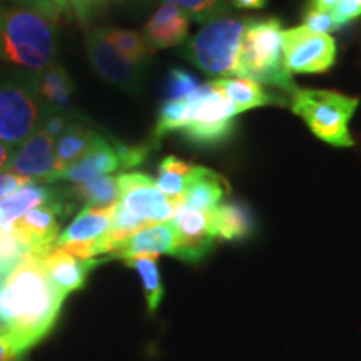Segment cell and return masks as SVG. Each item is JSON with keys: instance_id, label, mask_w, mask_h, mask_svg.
Masks as SVG:
<instances>
[{"instance_id": "ac0fdd59", "label": "cell", "mask_w": 361, "mask_h": 361, "mask_svg": "<svg viewBox=\"0 0 361 361\" xmlns=\"http://www.w3.org/2000/svg\"><path fill=\"white\" fill-rule=\"evenodd\" d=\"M189 16L179 7L164 4L152 13L142 29V37L152 52L174 47L188 39Z\"/></svg>"}, {"instance_id": "30bf717a", "label": "cell", "mask_w": 361, "mask_h": 361, "mask_svg": "<svg viewBox=\"0 0 361 361\" xmlns=\"http://www.w3.org/2000/svg\"><path fill=\"white\" fill-rule=\"evenodd\" d=\"M75 206L67 200L64 188L61 189V196L47 204H42L35 209L29 211L25 216L17 221L13 231L29 247L30 256L42 259L54 250L59 234H61L62 219H66Z\"/></svg>"}, {"instance_id": "4fadbf2b", "label": "cell", "mask_w": 361, "mask_h": 361, "mask_svg": "<svg viewBox=\"0 0 361 361\" xmlns=\"http://www.w3.org/2000/svg\"><path fill=\"white\" fill-rule=\"evenodd\" d=\"M4 173L45 184V180L56 173V141L42 128L37 129L20 146L13 147Z\"/></svg>"}, {"instance_id": "b9f144b4", "label": "cell", "mask_w": 361, "mask_h": 361, "mask_svg": "<svg viewBox=\"0 0 361 361\" xmlns=\"http://www.w3.org/2000/svg\"><path fill=\"white\" fill-rule=\"evenodd\" d=\"M12 152H13V147H11L8 144L0 141V173H2L4 168H6L8 159H11Z\"/></svg>"}, {"instance_id": "d4e9b609", "label": "cell", "mask_w": 361, "mask_h": 361, "mask_svg": "<svg viewBox=\"0 0 361 361\" xmlns=\"http://www.w3.org/2000/svg\"><path fill=\"white\" fill-rule=\"evenodd\" d=\"M214 233L218 239L239 241L246 239L255 231V219L250 209L241 202H221L211 213Z\"/></svg>"}, {"instance_id": "44dd1931", "label": "cell", "mask_w": 361, "mask_h": 361, "mask_svg": "<svg viewBox=\"0 0 361 361\" xmlns=\"http://www.w3.org/2000/svg\"><path fill=\"white\" fill-rule=\"evenodd\" d=\"M228 192L229 184L223 176L213 169L197 166L196 174L180 197V204L202 213H213Z\"/></svg>"}, {"instance_id": "cb8c5ba5", "label": "cell", "mask_w": 361, "mask_h": 361, "mask_svg": "<svg viewBox=\"0 0 361 361\" xmlns=\"http://www.w3.org/2000/svg\"><path fill=\"white\" fill-rule=\"evenodd\" d=\"M101 139L102 135L97 130L79 123L78 119L71 123L69 128L56 139V173L54 174L71 168Z\"/></svg>"}, {"instance_id": "3957f363", "label": "cell", "mask_w": 361, "mask_h": 361, "mask_svg": "<svg viewBox=\"0 0 361 361\" xmlns=\"http://www.w3.org/2000/svg\"><path fill=\"white\" fill-rule=\"evenodd\" d=\"M247 19H231V17H219L207 22L184 45L180 54L204 74L216 75V79H245L241 49Z\"/></svg>"}, {"instance_id": "6da1fadb", "label": "cell", "mask_w": 361, "mask_h": 361, "mask_svg": "<svg viewBox=\"0 0 361 361\" xmlns=\"http://www.w3.org/2000/svg\"><path fill=\"white\" fill-rule=\"evenodd\" d=\"M66 298L40 259L29 256L0 274V331L19 336L32 348L56 324Z\"/></svg>"}, {"instance_id": "5bb4252c", "label": "cell", "mask_w": 361, "mask_h": 361, "mask_svg": "<svg viewBox=\"0 0 361 361\" xmlns=\"http://www.w3.org/2000/svg\"><path fill=\"white\" fill-rule=\"evenodd\" d=\"M173 221L179 238V247L176 258L196 264L213 250L216 233L211 213L191 209L180 204L176 211Z\"/></svg>"}, {"instance_id": "f546056e", "label": "cell", "mask_w": 361, "mask_h": 361, "mask_svg": "<svg viewBox=\"0 0 361 361\" xmlns=\"http://www.w3.org/2000/svg\"><path fill=\"white\" fill-rule=\"evenodd\" d=\"M162 2L179 7L188 13L189 19L202 24L219 19L228 11V0H162Z\"/></svg>"}, {"instance_id": "484cf974", "label": "cell", "mask_w": 361, "mask_h": 361, "mask_svg": "<svg viewBox=\"0 0 361 361\" xmlns=\"http://www.w3.org/2000/svg\"><path fill=\"white\" fill-rule=\"evenodd\" d=\"M196 171L197 166L180 161L176 156H168L161 161L156 184L166 196L173 197V200H180Z\"/></svg>"}, {"instance_id": "2e32d148", "label": "cell", "mask_w": 361, "mask_h": 361, "mask_svg": "<svg viewBox=\"0 0 361 361\" xmlns=\"http://www.w3.org/2000/svg\"><path fill=\"white\" fill-rule=\"evenodd\" d=\"M119 169L121 162L119 157H117L116 149L112 147V144H109L102 137L101 141H99L96 146L90 147L78 162H74L71 168L62 171V173L51 176V178L45 180V184H80L87 183V180L102 178V176H109Z\"/></svg>"}, {"instance_id": "7a4b0ae2", "label": "cell", "mask_w": 361, "mask_h": 361, "mask_svg": "<svg viewBox=\"0 0 361 361\" xmlns=\"http://www.w3.org/2000/svg\"><path fill=\"white\" fill-rule=\"evenodd\" d=\"M59 44L57 22L34 8L0 2V59L29 72L54 64Z\"/></svg>"}, {"instance_id": "277c9868", "label": "cell", "mask_w": 361, "mask_h": 361, "mask_svg": "<svg viewBox=\"0 0 361 361\" xmlns=\"http://www.w3.org/2000/svg\"><path fill=\"white\" fill-rule=\"evenodd\" d=\"M241 64L245 79L268 84L295 96L298 85L284 64L283 27L278 19H247L243 37Z\"/></svg>"}, {"instance_id": "8d00e7d4", "label": "cell", "mask_w": 361, "mask_h": 361, "mask_svg": "<svg viewBox=\"0 0 361 361\" xmlns=\"http://www.w3.org/2000/svg\"><path fill=\"white\" fill-rule=\"evenodd\" d=\"M78 119L75 114H67V112H56V114H49L44 119V123L40 128H42L45 133H47L51 137L56 141V139L61 135L64 130L69 128L71 123Z\"/></svg>"}, {"instance_id": "7402d4cb", "label": "cell", "mask_w": 361, "mask_h": 361, "mask_svg": "<svg viewBox=\"0 0 361 361\" xmlns=\"http://www.w3.org/2000/svg\"><path fill=\"white\" fill-rule=\"evenodd\" d=\"M211 84L241 112L255 109V107L284 106V99L264 90L263 85L255 82V80L223 78L211 80Z\"/></svg>"}, {"instance_id": "7c38bea8", "label": "cell", "mask_w": 361, "mask_h": 361, "mask_svg": "<svg viewBox=\"0 0 361 361\" xmlns=\"http://www.w3.org/2000/svg\"><path fill=\"white\" fill-rule=\"evenodd\" d=\"M114 207L92 209L82 207L74 221L59 234L56 250H64L82 259H94L102 255L104 238L111 233Z\"/></svg>"}, {"instance_id": "f1b7e54d", "label": "cell", "mask_w": 361, "mask_h": 361, "mask_svg": "<svg viewBox=\"0 0 361 361\" xmlns=\"http://www.w3.org/2000/svg\"><path fill=\"white\" fill-rule=\"evenodd\" d=\"M106 32L111 42L117 47V51L123 54L129 62L139 67L146 66L152 51L147 47L142 34L129 29H111V27H106Z\"/></svg>"}, {"instance_id": "4dcf8cb0", "label": "cell", "mask_w": 361, "mask_h": 361, "mask_svg": "<svg viewBox=\"0 0 361 361\" xmlns=\"http://www.w3.org/2000/svg\"><path fill=\"white\" fill-rule=\"evenodd\" d=\"M200 87V80L189 74L188 71L173 69L169 72L168 84H166V94H168V99H180L191 96Z\"/></svg>"}, {"instance_id": "836d02e7", "label": "cell", "mask_w": 361, "mask_h": 361, "mask_svg": "<svg viewBox=\"0 0 361 361\" xmlns=\"http://www.w3.org/2000/svg\"><path fill=\"white\" fill-rule=\"evenodd\" d=\"M27 350L30 346L19 336L0 331V361H22Z\"/></svg>"}, {"instance_id": "ffe728a7", "label": "cell", "mask_w": 361, "mask_h": 361, "mask_svg": "<svg viewBox=\"0 0 361 361\" xmlns=\"http://www.w3.org/2000/svg\"><path fill=\"white\" fill-rule=\"evenodd\" d=\"M61 189L62 188L45 186L32 180L24 188L17 189L16 192L8 194L7 197L0 200V229L11 231L17 221L29 211L57 200L61 196Z\"/></svg>"}, {"instance_id": "f35d334b", "label": "cell", "mask_w": 361, "mask_h": 361, "mask_svg": "<svg viewBox=\"0 0 361 361\" xmlns=\"http://www.w3.org/2000/svg\"><path fill=\"white\" fill-rule=\"evenodd\" d=\"M29 183H32V179L11 173H0V200H4L8 194L16 192L17 189L24 188Z\"/></svg>"}, {"instance_id": "4316f807", "label": "cell", "mask_w": 361, "mask_h": 361, "mask_svg": "<svg viewBox=\"0 0 361 361\" xmlns=\"http://www.w3.org/2000/svg\"><path fill=\"white\" fill-rule=\"evenodd\" d=\"M126 266L137 271L139 278H141L144 296H146V305L149 313L154 314L162 303L164 298V286H162V279L159 273V266H157L156 256H137V258L124 261Z\"/></svg>"}, {"instance_id": "52a82bcc", "label": "cell", "mask_w": 361, "mask_h": 361, "mask_svg": "<svg viewBox=\"0 0 361 361\" xmlns=\"http://www.w3.org/2000/svg\"><path fill=\"white\" fill-rule=\"evenodd\" d=\"M238 114H241V111L209 80L194 92L191 116L180 134L196 146H216L228 141L233 134L234 117Z\"/></svg>"}, {"instance_id": "5b68a950", "label": "cell", "mask_w": 361, "mask_h": 361, "mask_svg": "<svg viewBox=\"0 0 361 361\" xmlns=\"http://www.w3.org/2000/svg\"><path fill=\"white\" fill-rule=\"evenodd\" d=\"M291 102L293 112L300 116L322 141L336 147L353 146L350 121L358 107V99L335 90L300 89Z\"/></svg>"}, {"instance_id": "e0dca14e", "label": "cell", "mask_w": 361, "mask_h": 361, "mask_svg": "<svg viewBox=\"0 0 361 361\" xmlns=\"http://www.w3.org/2000/svg\"><path fill=\"white\" fill-rule=\"evenodd\" d=\"M107 259H82L78 256L71 255L64 250H54L45 255L40 263H42L45 273L51 278V281L59 288L62 295H71V293L82 290L85 281H87L89 273L99 264L106 263Z\"/></svg>"}, {"instance_id": "1f68e13d", "label": "cell", "mask_w": 361, "mask_h": 361, "mask_svg": "<svg viewBox=\"0 0 361 361\" xmlns=\"http://www.w3.org/2000/svg\"><path fill=\"white\" fill-rule=\"evenodd\" d=\"M112 147L116 149L117 157H119L121 169H134L141 166L151 154V146L146 144H128L123 141H114Z\"/></svg>"}, {"instance_id": "8992f818", "label": "cell", "mask_w": 361, "mask_h": 361, "mask_svg": "<svg viewBox=\"0 0 361 361\" xmlns=\"http://www.w3.org/2000/svg\"><path fill=\"white\" fill-rule=\"evenodd\" d=\"M44 106L34 89L32 72L0 79V141L20 146L45 119Z\"/></svg>"}, {"instance_id": "603a6c76", "label": "cell", "mask_w": 361, "mask_h": 361, "mask_svg": "<svg viewBox=\"0 0 361 361\" xmlns=\"http://www.w3.org/2000/svg\"><path fill=\"white\" fill-rule=\"evenodd\" d=\"M64 194L74 206L82 204V207L92 209H111L119 202V176L109 174L87 183L72 184L64 188Z\"/></svg>"}, {"instance_id": "d590c367", "label": "cell", "mask_w": 361, "mask_h": 361, "mask_svg": "<svg viewBox=\"0 0 361 361\" xmlns=\"http://www.w3.org/2000/svg\"><path fill=\"white\" fill-rule=\"evenodd\" d=\"M333 20L340 29L341 25L348 24V22L358 19L361 16V0H340L331 12Z\"/></svg>"}, {"instance_id": "d6a6232c", "label": "cell", "mask_w": 361, "mask_h": 361, "mask_svg": "<svg viewBox=\"0 0 361 361\" xmlns=\"http://www.w3.org/2000/svg\"><path fill=\"white\" fill-rule=\"evenodd\" d=\"M71 11L80 25L87 27L107 8V0H69Z\"/></svg>"}, {"instance_id": "60d3db41", "label": "cell", "mask_w": 361, "mask_h": 361, "mask_svg": "<svg viewBox=\"0 0 361 361\" xmlns=\"http://www.w3.org/2000/svg\"><path fill=\"white\" fill-rule=\"evenodd\" d=\"M49 2H51L54 8L59 12V16L66 17V19H71L72 11H71L69 0H49Z\"/></svg>"}, {"instance_id": "d6986e66", "label": "cell", "mask_w": 361, "mask_h": 361, "mask_svg": "<svg viewBox=\"0 0 361 361\" xmlns=\"http://www.w3.org/2000/svg\"><path fill=\"white\" fill-rule=\"evenodd\" d=\"M32 79L35 94L44 106L45 114L49 116L56 114V112L75 114L74 102H72L74 84L64 67L54 62L44 71L32 72Z\"/></svg>"}, {"instance_id": "ba28073f", "label": "cell", "mask_w": 361, "mask_h": 361, "mask_svg": "<svg viewBox=\"0 0 361 361\" xmlns=\"http://www.w3.org/2000/svg\"><path fill=\"white\" fill-rule=\"evenodd\" d=\"M119 204L144 224L168 223L174 218L180 200L166 196L151 176L126 173L119 176Z\"/></svg>"}, {"instance_id": "e575fe53", "label": "cell", "mask_w": 361, "mask_h": 361, "mask_svg": "<svg viewBox=\"0 0 361 361\" xmlns=\"http://www.w3.org/2000/svg\"><path fill=\"white\" fill-rule=\"evenodd\" d=\"M303 22H305V27H308L310 30H314V32H319V34H329L338 29L335 20H333L331 13L316 11V8L306 7Z\"/></svg>"}, {"instance_id": "74e56055", "label": "cell", "mask_w": 361, "mask_h": 361, "mask_svg": "<svg viewBox=\"0 0 361 361\" xmlns=\"http://www.w3.org/2000/svg\"><path fill=\"white\" fill-rule=\"evenodd\" d=\"M0 2H11L12 6H20V7H27V8H34L44 16H47L49 19L59 22L61 16L59 12L54 8V6L49 0H0Z\"/></svg>"}, {"instance_id": "83f0119b", "label": "cell", "mask_w": 361, "mask_h": 361, "mask_svg": "<svg viewBox=\"0 0 361 361\" xmlns=\"http://www.w3.org/2000/svg\"><path fill=\"white\" fill-rule=\"evenodd\" d=\"M194 102V94L180 99H166L157 114V123L154 126V141L171 133H180L188 124L191 116Z\"/></svg>"}, {"instance_id": "9a60e30c", "label": "cell", "mask_w": 361, "mask_h": 361, "mask_svg": "<svg viewBox=\"0 0 361 361\" xmlns=\"http://www.w3.org/2000/svg\"><path fill=\"white\" fill-rule=\"evenodd\" d=\"M178 231H176L173 221H168V223L149 224L141 231L124 239L111 252L109 259L128 261L137 258V256H156V258L161 255L176 256L178 255Z\"/></svg>"}, {"instance_id": "ab89813d", "label": "cell", "mask_w": 361, "mask_h": 361, "mask_svg": "<svg viewBox=\"0 0 361 361\" xmlns=\"http://www.w3.org/2000/svg\"><path fill=\"white\" fill-rule=\"evenodd\" d=\"M231 4L236 8L252 11V8H263L268 4V0H231Z\"/></svg>"}, {"instance_id": "8fae6325", "label": "cell", "mask_w": 361, "mask_h": 361, "mask_svg": "<svg viewBox=\"0 0 361 361\" xmlns=\"http://www.w3.org/2000/svg\"><path fill=\"white\" fill-rule=\"evenodd\" d=\"M85 47L90 64L99 75L117 87L137 92L142 82V69L129 62L107 37L106 27H89L85 30Z\"/></svg>"}, {"instance_id": "9c48e42d", "label": "cell", "mask_w": 361, "mask_h": 361, "mask_svg": "<svg viewBox=\"0 0 361 361\" xmlns=\"http://www.w3.org/2000/svg\"><path fill=\"white\" fill-rule=\"evenodd\" d=\"M283 54L291 74H318L335 64L336 42L329 34L301 25L283 30Z\"/></svg>"}]
</instances>
